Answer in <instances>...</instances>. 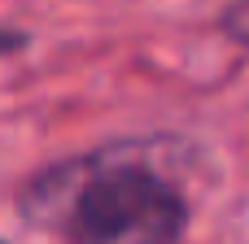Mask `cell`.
<instances>
[{
	"instance_id": "obj_1",
	"label": "cell",
	"mask_w": 249,
	"mask_h": 244,
	"mask_svg": "<svg viewBox=\"0 0 249 244\" xmlns=\"http://www.w3.org/2000/svg\"><path fill=\"white\" fill-rule=\"evenodd\" d=\"M66 231L74 244H179L184 201L149 170H101L74 192Z\"/></svg>"
},
{
	"instance_id": "obj_2",
	"label": "cell",
	"mask_w": 249,
	"mask_h": 244,
	"mask_svg": "<svg viewBox=\"0 0 249 244\" xmlns=\"http://www.w3.org/2000/svg\"><path fill=\"white\" fill-rule=\"evenodd\" d=\"M9 48H22V35H0V52H9Z\"/></svg>"
}]
</instances>
